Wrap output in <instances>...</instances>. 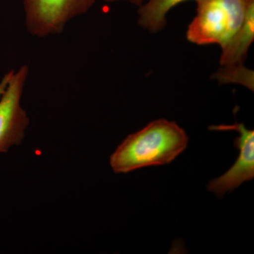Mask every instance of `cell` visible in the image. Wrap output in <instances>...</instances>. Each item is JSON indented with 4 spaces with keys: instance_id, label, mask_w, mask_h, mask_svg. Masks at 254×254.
<instances>
[{
    "instance_id": "1",
    "label": "cell",
    "mask_w": 254,
    "mask_h": 254,
    "mask_svg": "<svg viewBox=\"0 0 254 254\" xmlns=\"http://www.w3.org/2000/svg\"><path fill=\"white\" fill-rule=\"evenodd\" d=\"M186 131L175 122L159 119L128 135L110 158L115 173H128L173 161L188 145Z\"/></svg>"
},
{
    "instance_id": "2",
    "label": "cell",
    "mask_w": 254,
    "mask_h": 254,
    "mask_svg": "<svg viewBox=\"0 0 254 254\" xmlns=\"http://www.w3.org/2000/svg\"><path fill=\"white\" fill-rule=\"evenodd\" d=\"M248 0H197L187 38L198 46L225 45L242 26Z\"/></svg>"
},
{
    "instance_id": "3",
    "label": "cell",
    "mask_w": 254,
    "mask_h": 254,
    "mask_svg": "<svg viewBox=\"0 0 254 254\" xmlns=\"http://www.w3.org/2000/svg\"><path fill=\"white\" fill-rule=\"evenodd\" d=\"M97 0H23L25 21L33 36L59 34L68 21L86 14Z\"/></svg>"
},
{
    "instance_id": "4",
    "label": "cell",
    "mask_w": 254,
    "mask_h": 254,
    "mask_svg": "<svg viewBox=\"0 0 254 254\" xmlns=\"http://www.w3.org/2000/svg\"><path fill=\"white\" fill-rule=\"evenodd\" d=\"M28 71L27 65L13 71L0 97V153H6L11 147L21 144L24 138L29 119L21 101Z\"/></svg>"
},
{
    "instance_id": "5",
    "label": "cell",
    "mask_w": 254,
    "mask_h": 254,
    "mask_svg": "<svg viewBox=\"0 0 254 254\" xmlns=\"http://www.w3.org/2000/svg\"><path fill=\"white\" fill-rule=\"evenodd\" d=\"M213 131H236L239 135L234 144L240 151L238 158L232 168L222 176L209 182L207 189L217 196L222 197L227 192L238 188L242 184L254 177V131L248 129L243 123L232 125L210 126Z\"/></svg>"
},
{
    "instance_id": "6",
    "label": "cell",
    "mask_w": 254,
    "mask_h": 254,
    "mask_svg": "<svg viewBox=\"0 0 254 254\" xmlns=\"http://www.w3.org/2000/svg\"><path fill=\"white\" fill-rule=\"evenodd\" d=\"M254 41V0L247 1V11L242 26L221 47L220 66L245 64Z\"/></svg>"
},
{
    "instance_id": "7",
    "label": "cell",
    "mask_w": 254,
    "mask_h": 254,
    "mask_svg": "<svg viewBox=\"0 0 254 254\" xmlns=\"http://www.w3.org/2000/svg\"><path fill=\"white\" fill-rule=\"evenodd\" d=\"M186 1L188 0H148L138 6V25L152 33L163 31L167 25L169 11Z\"/></svg>"
},
{
    "instance_id": "8",
    "label": "cell",
    "mask_w": 254,
    "mask_h": 254,
    "mask_svg": "<svg viewBox=\"0 0 254 254\" xmlns=\"http://www.w3.org/2000/svg\"><path fill=\"white\" fill-rule=\"evenodd\" d=\"M220 84L236 83L246 87L251 91L254 90V72L246 67L245 64L220 66L211 76Z\"/></svg>"
},
{
    "instance_id": "9",
    "label": "cell",
    "mask_w": 254,
    "mask_h": 254,
    "mask_svg": "<svg viewBox=\"0 0 254 254\" xmlns=\"http://www.w3.org/2000/svg\"><path fill=\"white\" fill-rule=\"evenodd\" d=\"M13 71H14V70H11V71L6 73V74L3 76V78H1V81H0V97H1L3 92L4 91L5 88H6V86H7L8 83H9L10 77H11Z\"/></svg>"
},
{
    "instance_id": "10",
    "label": "cell",
    "mask_w": 254,
    "mask_h": 254,
    "mask_svg": "<svg viewBox=\"0 0 254 254\" xmlns=\"http://www.w3.org/2000/svg\"><path fill=\"white\" fill-rule=\"evenodd\" d=\"M103 1H107V2H114V1H128V2L131 3V4L140 6L144 3L145 0H103Z\"/></svg>"
}]
</instances>
